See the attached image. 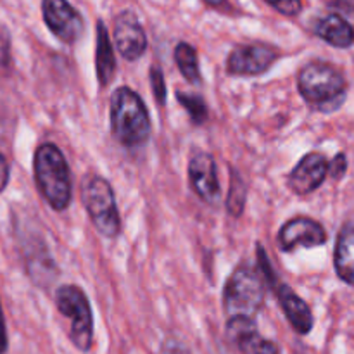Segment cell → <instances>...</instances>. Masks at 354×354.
Instances as JSON below:
<instances>
[{
  "label": "cell",
  "mask_w": 354,
  "mask_h": 354,
  "mask_svg": "<svg viewBox=\"0 0 354 354\" xmlns=\"http://www.w3.org/2000/svg\"><path fill=\"white\" fill-rule=\"evenodd\" d=\"M245 196H248V189L239 173L232 169V180H230V194H228V213L234 216H241L242 209H244Z\"/></svg>",
  "instance_id": "obj_20"
},
{
  "label": "cell",
  "mask_w": 354,
  "mask_h": 354,
  "mask_svg": "<svg viewBox=\"0 0 354 354\" xmlns=\"http://www.w3.org/2000/svg\"><path fill=\"white\" fill-rule=\"evenodd\" d=\"M227 337L242 354L254 353L256 346H258L263 339L261 335L258 334V327H256L254 318L248 317L228 318Z\"/></svg>",
  "instance_id": "obj_16"
},
{
  "label": "cell",
  "mask_w": 354,
  "mask_h": 354,
  "mask_svg": "<svg viewBox=\"0 0 354 354\" xmlns=\"http://www.w3.org/2000/svg\"><path fill=\"white\" fill-rule=\"evenodd\" d=\"M315 33L330 44L332 47L348 48L354 44V30L351 24L339 14H328L322 17L315 26Z\"/></svg>",
  "instance_id": "obj_14"
},
{
  "label": "cell",
  "mask_w": 354,
  "mask_h": 354,
  "mask_svg": "<svg viewBox=\"0 0 354 354\" xmlns=\"http://www.w3.org/2000/svg\"><path fill=\"white\" fill-rule=\"evenodd\" d=\"M328 175V161L320 152H308L289 175V187L297 196L315 192Z\"/></svg>",
  "instance_id": "obj_12"
},
{
  "label": "cell",
  "mask_w": 354,
  "mask_h": 354,
  "mask_svg": "<svg viewBox=\"0 0 354 354\" xmlns=\"http://www.w3.org/2000/svg\"><path fill=\"white\" fill-rule=\"evenodd\" d=\"M327 242V232L318 221L311 218H294L287 221L279 232L280 249L286 252L297 248L311 249L324 245Z\"/></svg>",
  "instance_id": "obj_10"
},
{
  "label": "cell",
  "mask_w": 354,
  "mask_h": 354,
  "mask_svg": "<svg viewBox=\"0 0 354 354\" xmlns=\"http://www.w3.org/2000/svg\"><path fill=\"white\" fill-rule=\"evenodd\" d=\"M279 59V50L265 44L239 45L227 59L228 75L256 76L268 71L270 66Z\"/></svg>",
  "instance_id": "obj_9"
},
{
  "label": "cell",
  "mask_w": 354,
  "mask_h": 354,
  "mask_svg": "<svg viewBox=\"0 0 354 354\" xmlns=\"http://www.w3.org/2000/svg\"><path fill=\"white\" fill-rule=\"evenodd\" d=\"M263 301L265 286L258 270L248 263L239 265L225 283L223 306L228 317L254 318L261 310Z\"/></svg>",
  "instance_id": "obj_4"
},
{
  "label": "cell",
  "mask_w": 354,
  "mask_h": 354,
  "mask_svg": "<svg viewBox=\"0 0 354 354\" xmlns=\"http://www.w3.org/2000/svg\"><path fill=\"white\" fill-rule=\"evenodd\" d=\"M111 130L124 147H138L151 137V118L144 100L130 86H120L111 95Z\"/></svg>",
  "instance_id": "obj_2"
},
{
  "label": "cell",
  "mask_w": 354,
  "mask_h": 354,
  "mask_svg": "<svg viewBox=\"0 0 354 354\" xmlns=\"http://www.w3.org/2000/svg\"><path fill=\"white\" fill-rule=\"evenodd\" d=\"M114 44L127 61H137L147 50L145 31L131 10H124L114 21Z\"/></svg>",
  "instance_id": "obj_11"
},
{
  "label": "cell",
  "mask_w": 354,
  "mask_h": 354,
  "mask_svg": "<svg viewBox=\"0 0 354 354\" xmlns=\"http://www.w3.org/2000/svg\"><path fill=\"white\" fill-rule=\"evenodd\" d=\"M149 78H151L152 92H154V97L156 100H158V104H165L166 85H165V76H162V71L158 68V66H152L151 73H149Z\"/></svg>",
  "instance_id": "obj_21"
},
{
  "label": "cell",
  "mask_w": 354,
  "mask_h": 354,
  "mask_svg": "<svg viewBox=\"0 0 354 354\" xmlns=\"http://www.w3.org/2000/svg\"><path fill=\"white\" fill-rule=\"evenodd\" d=\"M277 297L294 330L301 335L310 334L315 325V318L306 301L301 299L289 286H283V283H279L277 287Z\"/></svg>",
  "instance_id": "obj_13"
},
{
  "label": "cell",
  "mask_w": 354,
  "mask_h": 354,
  "mask_svg": "<svg viewBox=\"0 0 354 354\" xmlns=\"http://www.w3.org/2000/svg\"><path fill=\"white\" fill-rule=\"evenodd\" d=\"M334 265L339 279L349 286H354V228H344L339 234Z\"/></svg>",
  "instance_id": "obj_17"
},
{
  "label": "cell",
  "mask_w": 354,
  "mask_h": 354,
  "mask_svg": "<svg viewBox=\"0 0 354 354\" xmlns=\"http://www.w3.org/2000/svg\"><path fill=\"white\" fill-rule=\"evenodd\" d=\"M176 100L185 107L187 114L190 116V120L196 124H203L207 120V106L204 102V99L196 93H176Z\"/></svg>",
  "instance_id": "obj_19"
},
{
  "label": "cell",
  "mask_w": 354,
  "mask_h": 354,
  "mask_svg": "<svg viewBox=\"0 0 354 354\" xmlns=\"http://www.w3.org/2000/svg\"><path fill=\"white\" fill-rule=\"evenodd\" d=\"M204 2L209 3V6H213V7H220L225 0H204Z\"/></svg>",
  "instance_id": "obj_27"
},
{
  "label": "cell",
  "mask_w": 354,
  "mask_h": 354,
  "mask_svg": "<svg viewBox=\"0 0 354 354\" xmlns=\"http://www.w3.org/2000/svg\"><path fill=\"white\" fill-rule=\"evenodd\" d=\"M82 201L100 235L114 239L121 232L120 211L114 199L113 187L102 176H88L82 187Z\"/></svg>",
  "instance_id": "obj_5"
},
{
  "label": "cell",
  "mask_w": 354,
  "mask_h": 354,
  "mask_svg": "<svg viewBox=\"0 0 354 354\" xmlns=\"http://www.w3.org/2000/svg\"><path fill=\"white\" fill-rule=\"evenodd\" d=\"M297 86L303 99L313 109L330 113L339 109L346 100L348 83L341 71L325 62H310L297 78Z\"/></svg>",
  "instance_id": "obj_3"
},
{
  "label": "cell",
  "mask_w": 354,
  "mask_h": 354,
  "mask_svg": "<svg viewBox=\"0 0 354 354\" xmlns=\"http://www.w3.org/2000/svg\"><path fill=\"white\" fill-rule=\"evenodd\" d=\"M41 14L48 30L64 44L82 37L83 17L68 0H41Z\"/></svg>",
  "instance_id": "obj_7"
},
{
  "label": "cell",
  "mask_w": 354,
  "mask_h": 354,
  "mask_svg": "<svg viewBox=\"0 0 354 354\" xmlns=\"http://www.w3.org/2000/svg\"><path fill=\"white\" fill-rule=\"evenodd\" d=\"M252 354H280L279 346L273 341H266V339H261L258 346H256L254 353Z\"/></svg>",
  "instance_id": "obj_24"
},
{
  "label": "cell",
  "mask_w": 354,
  "mask_h": 354,
  "mask_svg": "<svg viewBox=\"0 0 354 354\" xmlns=\"http://www.w3.org/2000/svg\"><path fill=\"white\" fill-rule=\"evenodd\" d=\"M265 2H268L273 9H277L283 16H297L303 9L301 0H265Z\"/></svg>",
  "instance_id": "obj_22"
},
{
  "label": "cell",
  "mask_w": 354,
  "mask_h": 354,
  "mask_svg": "<svg viewBox=\"0 0 354 354\" xmlns=\"http://www.w3.org/2000/svg\"><path fill=\"white\" fill-rule=\"evenodd\" d=\"M95 71L100 86H107L116 73L113 44L109 40V31L102 21L97 23V47H95Z\"/></svg>",
  "instance_id": "obj_15"
},
{
  "label": "cell",
  "mask_w": 354,
  "mask_h": 354,
  "mask_svg": "<svg viewBox=\"0 0 354 354\" xmlns=\"http://www.w3.org/2000/svg\"><path fill=\"white\" fill-rule=\"evenodd\" d=\"M7 183H9V165H7V159L0 152V192H3Z\"/></svg>",
  "instance_id": "obj_25"
},
{
  "label": "cell",
  "mask_w": 354,
  "mask_h": 354,
  "mask_svg": "<svg viewBox=\"0 0 354 354\" xmlns=\"http://www.w3.org/2000/svg\"><path fill=\"white\" fill-rule=\"evenodd\" d=\"M35 182L41 197L54 211H64L71 204V171L61 149L41 144L33 158Z\"/></svg>",
  "instance_id": "obj_1"
},
{
  "label": "cell",
  "mask_w": 354,
  "mask_h": 354,
  "mask_svg": "<svg viewBox=\"0 0 354 354\" xmlns=\"http://www.w3.org/2000/svg\"><path fill=\"white\" fill-rule=\"evenodd\" d=\"M55 306L71 320L69 337L73 344L80 351H90L93 342V317L86 294L78 286H61L55 292Z\"/></svg>",
  "instance_id": "obj_6"
},
{
  "label": "cell",
  "mask_w": 354,
  "mask_h": 354,
  "mask_svg": "<svg viewBox=\"0 0 354 354\" xmlns=\"http://www.w3.org/2000/svg\"><path fill=\"white\" fill-rule=\"evenodd\" d=\"M189 182L194 192L209 206H216L221 199L216 162L206 151H194L189 159Z\"/></svg>",
  "instance_id": "obj_8"
},
{
  "label": "cell",
  "mask_w": 354,
  "mask_h": 354,
  "mask_svg": "<svg viewBox=\"0 0 354 354\" xmlns=\"http://www.w3.org/2000/svg\"><path fill=\"white\" fill-rule=\"evenodd\" d=\"M346 171H348V159H346V154L339 152V154L328 162V173H330L332 178L341 180L342 176L346 175Z\"/></svg>",
  "instance_id": "obj_23"
},
{
  "label": "cell",
  "mask_w": 354,
  "mask_h": 354,
  "mask_svg": "<svg viewBox=\"0 0 354 354\" xmlns=\"http://www.w3.org/2000/svg\"><path fill=\"white\" fill-rule=\"evenodd\" d=\"M7 351V330H6V320H3L2 304H0V354H6Z\"/></svg>",
  "instance_id": "obj_26"
},
{
  "label": "cell",
  "mask_w": 354,
  "mask_h": 354,
  "mask_svg": "<svg viewBox=\"0 0 354 354\" xmlns=\"http://www.w3.org/2000/svg\"><path fill=\"white\" fill-rule=\"evenodd\" d=\"M175 62L176 66H178L180 73L183 75V78H187L189 82L194 83L199 82V57H197V50L192 45L185 44V41H180L175 47Z\"/></svg>",
  "instance_id": "obj_18"
}]
</instances>
